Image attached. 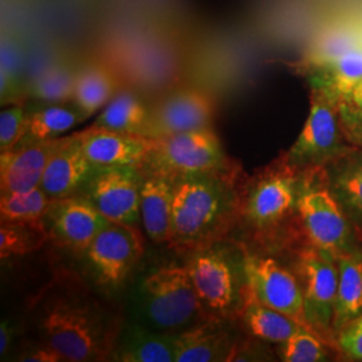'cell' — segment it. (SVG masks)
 Here are the masks:
<instances>
[{
  "mask_svg": "<svg viewBox=\"0 0 362 362\" xmlns=\"http://www.w3.org/2000/svg\"><path fill=\"white\" fill-rule=\"evenodd\" d=\"M37 327L40 341L71 362L107 361L122 330L116 311L73 278L43 291Z\"/></svg>",
  "mask_w": 362,
  "mask_h": 362,
  "instance_id": "1",
  "label": "cell"
},
{
  "mask_svg": "<svg viewBox=\"0 0 362 362\" xmlns=\"http://www.w3.org/2000/svg\"><path fill=\"white\" fill-rule=\"evenodd\" d=\"M240 202L233 168L175 180L167 245L188 255L223 242L239 221Z\"/></svg>",
  "mask_w": 362,
  "mask_h": 362,
  "instance_id": "2",
  "label": "cell"
},
{
  "mask_svg": "<svg viewBox=\"0 0 362 362\" xmlns=\"http://www.w3.org/2000/svg\"><path fill=\"white\" fill-rule=\"evenodd\" d=\"M137 313L146 326L169 334L206 318L185 266H163L148 272L137 285Z\"/></svg>",
  "mask_w": 362,
  "mask_h": 362,
  "instance_id": "3",
  "label": "cell"
},
{
  "mask_svg": "<svg viewBox=\"0 0 362 362\" xmlns=\"http://www.w3.org/2000/svg\"><path fill=\"white\" fill-rule=\"evenodd\" d=\"M184 266L208 315L238 317L248 287L242 250L220 242L188 254Z\"/></svg>",
  "mask_w": 362,
  "mask_h": 362,
  "instance_id": "4",
  "label": "cell"
},
{
  "mask_svg": "<svg viewBox=\"0 0 362 362\" xmlns=\"http://www.w3.org/2000/svg\"><path fill=\"white\" fill-rule=\"evenodd\" d=\"M300 170L284 158L279 165L263 169L242 192L240 216L252 235L260 240H272L298 216Z\"/></svg>",
  "mask_w": 362,
  "mask_h": 362,
  "instance_id": "5",
  "label": "cell"
},
{
  "mask_svg": "<svg viewBox=\"0 0 362 362\" xmlns=\"http://www.w3.org/2000/svg\"><path fill=\"white\" fill-rule=\"evenodd\" d=\"M233 168L218 134L207 128L153 139L140 170L175 181Z\"/></svg>",
  "mask_w": 362,
  "mask_h": 362,
  "instance_id": "6",
  "label": "cell"
},
{
  "mask_svg": "<svg viewBox=\"0 0 362 362\" xmlns=\"http://www.w3.org/2000/svg\"><path fill=\"white\" fill-rule=\"evenodd\" d=\"M298 219L311 246L336 258L356 247L354 227L329 189L322 168L300 170Z\"/></svg>",
  "mask_w": 362,
  "mask_h": 362,
  "instance_id": "7",
  "label": "cell"
},
{
  "mask_svg": "<svg viewBox=\"0 0 362 362\" xmlns=\"http://www.w3.org/2000/svg\"><path fill=\"white\" fill-rule=\"evenodd\" d=\"M342 129L338 105L322 91L311 89L310 113L285 161L297 170L322 168L353 145Z\"/></svg>",
  "mask_w": 362,
  "mask_h": 362,
  "instance_id": "8",
  "label": "cell"
},
{
  "mask_svg": "<svg viewBox=\"0 0 362 362\" xmlns=\"http://www.w3.org/2000/svg\"><path fill=\"white\" fill-rule=\"evenodd\" d=\"M141 182V170L136 167H97L78 196L88 199L109 221L137 226Z\"/></svg>",
  "mask_w": 362,
  "mask_h": 362,
  "instance_id": "9",
  "label": "cell"
},
{
  "mask_svg": "<svg viewBox=\"0 0 362 362\" xmlns=\"http://www.w3.org/2000/svg\"><path fill=\"white\" fill-rule=\"evenodd\" d=\"M144 254V236L137 226L109 223L83 252L91 275L104 287H118Z\"/></svg>",
  "mask_w": 362,
  "mask_h": 362,
  "instance_id": "10",
  "label": "cell"
},
{
  "mask_svg": "<svg viewBox=\"0 0 362 362\" xmlns=\"http://www.w3.org/2000/svg\"><path fill=\"white\" fill-rule=\"evenodd\" d=\"M297 270L308 325L314 332H327L333 327L336 309L337 258L317 247H308L298 255Z\"/></svg>",
  "mask_w": 362,
  "mask_h": 362,
  "instance_id": "11",
  "label": "cell"
},
{
  "mask_svg": "<svg viewBox=\"0 0 362 362\" xmlns=\"http://www.w3.org/2000/svg\"><path fill=\"white\" fill-rule=\"evenodd\" d=\"M245 272L248 287L262 303L310 329L305 317V302L298 276L275 258L247 252Z\"/></svg>",
  "mask_w": 362,
  "mask_h": 362,
  "instance_id": "12",
  "label": "cell"
},
{
  "mask_svg": "<svg viewBox=\"0 0 362 362\" xmlns=\"http://www.w3.org/2000/svg\"><path fill=\"white\" fill-rule=\"evenodd\" d=\"M42 220L52 242L78 254H83L110 223L82 196L54 199Z\"/></svg>",
  "mask_w": 362,
  "mask_h": 362,
  "instance_id": "13",
  "label": "cell"
},
{
  "mask_svg": "<svg viewBox=\"0 0 362 362\" xmlns=\"http://www.w3.org/2000/svg\"><path fill=\"white\" fill-rule=\"evenodd\" d=\"M155 139L191 130L212 128L215 106L197 89L172 91L151 106Z\"/></svg>",
  "mask_w": 362,
  "mask_h": 362,
  "instance_id": "14",
  "label": "cell"
},
{
  "mask_svg": "<svg viewBox=\"0 0 362 362\" xmlns=\"http://www.w3.org/2000/svg\"><path fill=\"white\" fill-rule=\"evenodd\" d=\"M231 318L207 315L173 334L175 362L228 361L235 342Z\"/></svg>",
  "mask_w": 362,
  "mask_h": 362,
  "instance_id": "15",
  "label": "cell"
},
{
  "mask_svg": "<svg viewBox=\"0 0 362 362\" xmlns=\"http://www.w3.org/2000/svg\"><path fill=\"white\" fill-rule=\"evenodd\" d=\"M95 168L83 152L79 132H76L64 137L50 158L39 187L52 200L78 196Z\"/></svg>",
  "mask_w": 362,
  "mask_h": 362,
  "instance_id": "16",
  "label": "cell"
},
{
  "mask_svg": "<svg viewBox=\"0 0 362 362\" xmlns=\"http://www.w3.org/2000/svg\"><path fill=\"white\" fill-rule=\"evenodd\" d=\"M64 137L15 146L0 155L1 194L26 192L40 185L49 161Z\"/></svg>",
  "mask_w": 362,
  "mask_h": 362,
  "instance_id": "17",
  "label": "cell"
},
{
  "mask_svg": "<svg viewBox=\"0 0 362 362\" xmlns=\"http://www.w3.org/2000/svg\"><path fill=\"white\" fill-rule=\"evenodd\" d=\"M79 134L83 152L95 167L140 168L153 140L93 125Z\"/></svg>",
  "mask_w": 362,
  "mask_h": 362,
  "instance_id": "18",
  "label": "cell"
},
{
  "mask_svg": "<svg viewBox=\"0 0 362 362\" xmlns=\"http://www.w3.org/2000/svg\"><path fill=\"white\" fill-rule=\"evenodd\" d=\"M322 175L353 227L362 231V148L353 146L327 163Z\"/></svg>",
  "mask_w": 362,
  "mask_h": 362,
  "instance_id": "19",
  "label": "cell"
},
{
  "mask_svg": "<svg viewBox=\"0 0 362 362\" xmlns=\"http://www.w3.org/2000/svg\"><path fill=\"white\" fill-rule=\"evenodd\" d=\"M109 360L175 362L173 334L158 332L146 325H128L127 327H122Z\"/></svg>",
  "mask_w": 362,
  "mask_h": 362,
  "instance_id": "20",
  "label": "cell"
},
{
  "mask_svg": "<svg viewBox=\"0 0 362 362\" xmlns=\"http://www.w3.org/2000/svg\"><path fill=\"white\" fill-rule=\"evenodd\" d=\"M141 221L145 233L156 245L167 243L170 231L175 181L153 173L141 172Z\"/></svg>",
  "mask_w": 362,
  "mask_h": 362,
  "instance_id": "21",
  "label": "cell"
},
{
  "mask_svg": "<svg viewBox=\"0 0 362 362\" xmlns=\"http://www.w3.org/2000/svg\"><path fill=\"white\" fill-rule=\"evenodd\" d=\"M91 125L132 136L155 139L151 107L132 91H117Z\"/></svg>",
  "mask_w": 362,
  "mask_h": 362,
  "instance_id": "22",
  "label": "cell"
},
{
  "mask_svg": "<svg viewBox=\"0 0 362 362\" xmlns=\"http://www.w3.org/2000/svg\"><path fill=\"white\" fill-rule=\"evenodd\" d=\"M308 69L310 71L311 89L322 91L338 105L362 79V47L308 66Z\"/></svg>",
  "mask_w": 362,
  "mask_h": 362,
  "instance_id": "23",
  "label": "cell"
},
{
  "mask_svg": "<svg viewBox=\"0 0 362 362\" xmlns=\"http://www.w3.org/2000/svg\"><path fill=\"white\" fill-rule=\"evenodd\" d=\"M338 287L333 330L338 333L362 315V251L354 247L338 258Z\"/></svg>",
  "mask_w": 362,
  "mask_h": 362,
  "instance_id": "24",
  "label": "cell"
},
{
  "mask_svg": "<svg viewBox=\"0 0 362 362\" xmlns=\"http://www.w3.org/2000/svg\"><path fill=\"white\" fill-rule=\"evenodd\" d=\"M238 317L254 338L276 345L287 341L299 329L306 327L284 313L262 303L250 287H247L246 297Z\"/></svg>",
  "mask_w": 362,
  "mask_h": 362,
  "instance_id": "25",
  "label": "cell"
},
{
  "mask_svg": "<svg viewBox=\"0 0 362 362\" xmlns=\"http://www.w3.org/2000/svg\"><path fill=\"white\" fill-rule=\"evenodd\" d=\"M88 119L73 101L45 104L35 110H27L26 128L15 146L62 137L66 132ZM13 146V148H15Z\"/></svg>",
  "mask_w": 362,
  "mask_h": 362,
  "instance_id": "26",
  "label": "cell"
},
{
  "mask_svg": "<svg viewBox=\"0 0 362 362\" xmlns=\"http://www.w3.org/2000/svg\"><path fill=\"white\" fill-rule=\"evenodd\" d=\"M78 67L69 59L54 62L27 85L26 95L43 104H62L73 100Z\"/></svg>",
  "mask_w": 362,
  "mask_h": 362,
  "instance_id": "27",
  "label": "cell"
},
{
  "mask_svg": "<svg viewBox=\"0 0 362 362\" xmlns=\"http://www.w3.org/2000/svg\"><path fill=\"white\" fill-rule=\"evenodd\" d=\"M113 74L101 65H88L78 70L73 103L86 118L104 109L116 94Z\"/></svg>",
  "mask_w": 362,
  "mask_h": 362,
  "instance_id": "28",
  "label": "cell"
},
{
  "mask_svg": "<svg viewBox=\"0 0 362 362\" xmlns=\"http://www.w3.org/2000/svg\"><path fill=\"white\" fill-rule=\"evenodd\" d=\"M0 89L1 105L22 103L26 94V86L22 82V70L25 65V47L23 42L16 33H1L0 45Z\"/></svg>",
  "mask_w": 362,
  "mask_h": 362,
  "instance_id": "29",
  "label": "cell"
},
{
  "mask_svg": "<svg viewBox=\"0 0 362 362\" xmlns=\"http://www.w3.org/2000/svg\"><path fill=\"white\" fill-rule=\"evenodd\" d=\"M50 240L42 221H4L0 224V258L22 257L39 251Z\"/></svg>",
  "mask_w": 362,
  "mask_h": 362,
  "instance_id": "30",
  "label": "cell"
},
{
  "mask_svg": "<svg viewBox=\"0 0 362 362\" xmlns=\"http://www.w3.org/2000/svg\"><path fill=\"white\" fill-rule=\"evenodd\" d=\"M52 199L37 187L26 192L1 194L0 218L4 221H42Z\"/></svg>",
  "mask_w": 362,
  "mask_h": 362,
  "instance_id": "31",
  "label": "cell"
},
{
  "mask_svg": "<svg viewBox=\"0 0 362 362\" xmlns=\"http://www.w3.org/2000/svg\"><path fill=\"white\" fill-rule=\"evenodd\" d=\"M278 356L286 362H318L325 361L327 353L315 332L302 327L287 341L278 344Z\"/></svg>",
  "mask_w": 362,
  "mask_h": 362,
  "instance_id": "32",
  "label": "cell"
},
{
  "mask_svg": "<svg viewBox=\"0 0 362 362\" xmlns=\"http://www.w3.org/2000/svg\"><path fill=\"white\" fill-rule=\"evenodd\" d=\"M27 107L22 103L6 105L0 112V153L11 151L26 128Z\"/></svg>",
  "mask_w": 362,
  "mask_h": 362,
  "instance_id": "33",
  "label": "cell"
},
{
  "mask_svg": "<svg viewBox=\"0 0 362 362\" xmlns=\"http://www.w3.org/2000/svg\"><path fill=\"white\" fill-rule=\"evenodd\" d=\"M357 47H361V46L357 43V38L354 37L353 33H348V31L329 33L318 43L313 46L306 58L305 66L308 67V66L321 64Z\"/></svg>",
  "mask_w": 362,
  "mask_h": 362,
  "instance_id": "34",
  "label": "cell"
},
{
  "mask_svg": "<svg viewBox=\"0 0 362 362\" xmlns=\"http://www.w3.org/2000/svg\"><path fill=\"white\" fill-rule=\"evenodd\" d=\"M338 344L350 358L362 361V315L338 332Z\"/></svg>",
  "mask_w": 362,
  "mask_h": 362,
  "instance_id": "35",
  "label": "cell"
},
{
  "mask_svg": "<svg viewBox=\"0 0 362 362\" xmlns=\"http://www.w3.org/2000/svg\"><path fill=\"white\" fill-rule=\"evenodd\" d=\"M341 124H349L362 119V79L349 94L338 103Z\"/></svg>",
  "mask_w": 362,
  "mask_h": 362,
  "instance_id": "36",
  "label": "cell"
},
{
  "mask_svg": "<svg viewBox=\"0 0 362 362\" xmlns=\"http://www.w3.org/2000/svg\"><path fill=\"white\" fill-rule=\"evenodd\" d=\"M18 361L27 362H58L64 361L62 356L52 349V346L46 345L45 342L39 341L37 345L28 346L23 350L18 358Z\"/></svg>",
  "mask_w": 362,
  "mask_h": 362,
  "instance_id": "37",
  "label": "cell"
},
{
  "mask_svg": "<svg viewBox=\"0 0 362 362\" xmlns=\"http://www.w3.org/2000/svg\"><path fill=\"white\" fill-rule=\"evenodd\" d=\"M342 129H344V133H345L350 145L362 148V119L349 122V124H344Z\"/></svg>",
  "mask_w": 362,
  "mask_h": 362,
  "instance_id": "38",
  "label": "cell"
},
{
  "mask_svg": "<svg viewBox=\"0 0 362 362\" xmlns=\"http://www.w3.org/2000/svg\"><path fill=\"white\" fill-rule=\"evenodd\" d=\"M13 330L11 324L8 321H1L0 325V356L4 357L10 346H11V341H13Z\"/></svg>",
  "mask_w": 362,
  "mask_h": 362,
  "instance_id": "39",
  "label": "cell"
}]
</instances>
